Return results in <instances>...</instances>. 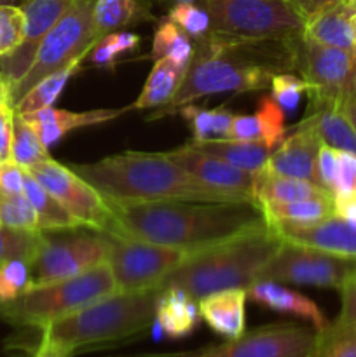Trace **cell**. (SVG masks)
<instances>
[{"label": "cell", "mask_w": 356, "mask_h": 357, "mask_svg": "<svg viewBox=\"0 0 356 357\" xmlns=\"http://www.w3.org/2000/svg\"><path fill=\"white\" fill-rule=\"evenodd\" d=\"M117 218L119 237L199 253L265 225L255 202L154 201L105 199Z\"/></svg>", "instance_id": "6da1fadb"}, {"label": "cell", "mask_w": 356, "mask_h": 357, "mask_svg": "<svg viewBox=\"0 0 356 357\" xmlns=\"http://www.w3.org/2000/svg\"><path fill=\"white\" fill-rule=\"evenodd\" d=\"M70 169L110 201H244L199 181L166 153L126 152L98 162L73 164Z\"/></svg>", "instance_id": "7a4b0ae2"}, {"label": "cell", "mask_w": 356, "mask_h": 357, "mask_svg": "<svg viewBox=\"0 0 356 357\" xmlns=\"http://www.w3.org/2000/svg\"><path fill=\"white\" fill-rule=\"evenodd\" d=\"M283 243L285 241L271 227L243 234L229 243L192 255L161 282L159 291L178 288L199 302L212 293L248 289L258 281L260 271Z\"/></svg>", "instance_id": "3957f363"}, {"label": "cell", "mask_w": 356, "mask_h": 357, "mask_svg": "<svg viewBox=\"0 0 356 357\" xmlns=\"http://www.w3.org/2000/svg\"><path fill=\"white\" fill-rule=\"evenodd\" d=\"M272 66L253 58H244L239 44L209 31L198 40L194 56L180 87L170 103L157 108L150 119H159L180 112L185 105L199 98L223 93H248L271 86Z\"/></svg>", "instance_id": "277c9868"}, {"label": "cell", "mask_w": 356, "mask_h": 357, "mask_svg": "<svg viewBox=\"0 0 356 357\" xmlns=\"http://www.w3.org/2000/svg\"><path fill=\"white\" fill-rule=\"evenodd\" d=\"M159 293H115L38 331L68 349L70 354L94 345L121 342L152 326Z\"/></svg>", "instance_id": "5b68a950"}, {"label": "cell", "mask_w": 356, "mask_h": 357, "mask_svg": "<svg viewBox=\"0 0 356 357\" xmlns=\"http://www.w3.org/2000/svg\"><path fill=\"white\" fill-rule=\"evenodd\" d=\"M115 293L119 291L112 268L103 261L75 278L31 288L13 302L0 303V317L13 326L42 330Z\"/></svg>", "instance_id": "8992f818"}, {"label": "cell", "mask_w": 356, "mask_h": 357, "mask_svg": "<svg viewBox=\"0 0 356 357\" xmlns=\"http://www.w3.org/2000/svg\"><path fill=\"white\" fill-rule=\"evenodd\" d=\"M213 33L236 42H288L300 37L306 17L290 0H199Z\"/></svg>", "instance_id": "52a82bcc"}, {"label": "cell", "mask_w": 356, "mask_h": 357, "mask_svg": "<svg viewBox=\"0 0 356 357\" xmlns=\"http://www.w3.org/2000/svg\"><path fill=\"white\" fill-rule=\"evenodd\" d=\"M96 0H73L68 9L42 38L30 70L10 89V103L16 105L35 84L51 73L59 72L82 59L93 51L94 24L93 10Z\"/></svg>", "instance_id": "ba28073f"}, {"label": "cell", "mask_w": 356, "mask_h": 357, "mask_svg": "<svg viewBox=\"0 0 356 357\" xmlns=\"http://www.w3.org/2000/svg\"><path fill=\"white\" fill-rule=\"evenodd\" d=\"M192 255L194 251L110 236L107 261L119 293L159 291L161 282Z\"/></svg>", "instance_id": "9c48e42d"}, {"label": "cell", "mask_w": 356, "mask_h": 357, "mask_svg": "<svg viewBox=\"0 0 356 357\" xmlns=\"http://www.w3.org/2000/svg\"><path fill=\"white\" fill-rule=\"evenodd\" d=\"M63 208L84 227L94 232L119 237L117 218L103 195L80 178L75 171L49 157L44 162L27 169Z\"/></svg>", "instance_id": "30bf717a"}, {"label": "cell", "mask_w": 356, "mask_h": 357, "mask_svg": "<svg viewBox=\"0 0 356 357\" xmlns=\"http://www.w3.org/2000/svg\"><path fill=\"white\" fill-rule=\"evenodd\" d=\"M356 272V258L327 253L316 248L283 243L258 274V281L292 282L341 289Z\"/></svg>", "instance_id": "8fae6325"}, {"label": "cell", "mask_w": 356, "mask_h": 357, "mask_svg": "<svg viewBox=\"0 0 356 357\" xmlns=\"http://www.w3.org/2000/svg\"><path fill=\"white\" fill-rule=\"evenodd\" d=\"M108 248L110 236L101 232L68 234L65 237H51L45 232L44 246L30 267L34 271L31 288L54 284L91 271L107 261Z\"/></svg>", "instance_id": "7c38bea8"}, {"label": "cell", "mask_w": 356, "mask_h": 357, "mask_svg": "<svg viewBox=\"0 0 356 357\" xmlns=\"http://www.w3.org/2000/svg\"><path fill=\"white\" fill-rule=\"evenodd\" d=\"M293 65L311 84L307 96L342 100L356 93V47H332L300 35L293 40Z\"/></svg>", "instance_id": "4fadbf2b"}, {"label": "cell", "mask_w": 356, "mask_h": 357, "mask_svg": "<svg viewBox=\"0 0 356 357\" xmlns=\"http://www.w3.org/2000/svg\"><path fill=\"white\" fill-rule=\"evenodd\" d=\"M318 331L299 324L278 323L244 331L243 337L194 354L150 357H313Z\"/></svg>", "instance_id": "5bb4252c"}, {"label": "cell", "mask_w": 356, "mask_h": 357, "mask_svg": "<svg viewBox=\"0 0 356 357\" xmlns=\"http://www.w3.org/2000/svg\"><path fill=\"white\" fill-rule=\"evenodd\" d=\"M73 0H21L20 7L24 14V38L20 47L0 58V80L13 89L24 77L34 63L42 38L54 26Z\"/></svg>", "instance_id": "9a60e30c"}, {"label": "cell", "mask_w": 356, "mask_h": 357, "mask_svg": "<svg viewBox=\"0 0 356 357\" xmlns=\"http://www.w3.org/2000/svg\"><path fill=\"white\" fill-rule=\"evenodd\" d=\"M173 162L184 167L187 173L198 178L202 183L222 190L225 194L236 195L244 201L255 202L253 199V180L255 174L251 171H244L241 167L232 166L225 160L215 155L201 152L192 145H184L177 150L166 152ZM257 204V202H255Z\"/></svg>", "instance_id": "2e32d148"}, {"label": "cell", "mask_w": 356, "mask_h": 357, "mask_svg": "<svg viewBox=\"0 0 356 357\" xmlns=\"http://www.w3.org/2000/svg\"><path fill=\"white\" fill-rule=\"evenodd\" d=\"M320 146L321 139L314 129L297 124L295 131L286 136L278 149L272 150L267 162L262 167L278 176L299 178L318 183L316 162Z\"/></svg>", "instance_id": "e0dca14e"}, {"label": "cell", "mask_w": 356, "mask_h": 357, "mask_svg": "<svg viewBox=\"0 0 356 357\" xmlns=\"http://www.w3.org/2000/svg\"><path fill=\"white\" fill-rule=\"evenodd\" d=\"M285 243L300 244V246L316 248L327 253L341 255V257L356 258V225L346 220L330 216L318 223L295 225V223H281L271 227Z\"/></svg>", "instance_id": "ac0fdd59"}, {"label": "cell", "mask_w": 356, "mask_h": 357, "mask_svg": "<svg viewBox=\"0 0 356 357\" xmlns=\"http://www.w3.org/2000/svg\"><path fill=\"white\" fill-rule=\"evenodd\" d=\"M356 2L337 0L320 13L307 17L302 37L318 44L341 49L356 47Z\"/></svg>", "instance_id": "d6986e66"}, {"label": "cell", "mask_w": 356, "mask_h": 357, "mask_svg": "<svg viewBox=\"0 0 356 357\" xmlns=\"http://www.w3.org/2000/svg\"><path fill=\"white\" fill-rule=\"evenodd\" d=\"M124 112L126 108H115V110L98 108V110L89 112H68L49 107L31 112V114H24L23 117L34 126L35 131L40 136L42 143L49 149V146L54 145L58 139H61L66 132L73 131V129L103 124V122L112 121V119H117Z\"/></svg>", "instance_id": "ffe728a7"}, {"label": "cell", "mask_w": 356, "mask_h": 357, "mask_svg": "<svg viewBox=\"0 0 356 357\" xmlns=\"http://www.w3.org/2000/svg\"><path fill=\"white\" fill-rule=\"evenodd\" d=\"M246 289L212 293L198 302L201 319L225 340H236L246 331Z\"/></svg>", "instance_id": "44dd1931"}, {"label": "cell", "mask_w": 356, "mask_h": 357, "mask_svg": "<svg viewBox=\"0 0 356 357\" xmlns=\"http://www.w3.org/2000/svg\"><path fill=\"white\" fill-rule=\"evenodd\" d=\"M248 298L257 305L267 307L283 314H293V316L313 323L316 331H321L328 326V321L320 307L307 298L306 295L293 289L285 288L274 281H257L246 289Z\"/></svg>", "instance_id": "7402d4cb"}, {"label": "cell", "mask_w": 356, "mask_h": 357, "mask_svg": "<svg viewBox=\"0 0 356 357\" xmlns=\"http://www.w3.org/2000/svg\"><path fill=\"white\" fill-rule=\"evenodd\" d=\"M253 199L258 208L271 204H286V202L302 201V199L332 195L327 188L299 178H286L271 174L260 167L255 171Z\"/></svg>", "instance_id": "603a6c76"}, {"label": "cell", "mask_w": 356, "mask_h": 357, "mask_svg": "<svg viewBox=\"0 0 356 357\" xmlns=\"http://www.w3.org/2000/svg\"><path fill=\"white\" fill-rule=\"evenodd\" d=\"M201 317L195 300L178 288H168L159 293L156 305V323L170 338L188 337Z\"/></svg>", "instance_id": "cb8c5ba5"}, {"label": "cell", "mask_w": 356, "mask_h": 357, "mask_svg": "<svg viewBox=\"0 0 356 357\" xmlns=\"http://www.w3.org/2000/svg\"><path fill=\"white\" fill-rule=\"evenodd\" d=\"M187 68H181L170 58L156 59L152 70H150L147 82L143 86L142 94L138 100L128 108H136V110H145V108H161L170 103L171 98L180 87Z\"/></svg>", "instance_id": "d4e9b609"}, {"label": "cell", "mask_w": 356, "mask_h": 357, "mask_svg": "<svg viewBox=\"0 0 356 357\" xmlns=\"http://www.w3.org/2000/svg\"><path fill=\"white\" fill-rule=\"evenodd\" d=\"M260 211L267 227L281 225V223H295V225L318 223L334 216V195L302 199V201L286 202V204L264 206Z\"/></svg>", "instance_id": "484cf974"}, {"label": "cell", "mask_w": 356, "mask_h": 357, "mask_svg": "<svg viewBox=\"0 0 356 357\" xmlns=\"http://www.w3.org/2000/svg\"><path fill=\"white\" fill-rule=\"evenodd\" d=\"M23 192L30 199L35 213L38 216V225L44 232H61V230H77L80 223L63 208L58 199L52 197L27 169L23 178Z\"/></svg>", "instance_id": "4316f807"}, {"label": "cell", "mask_w": 356, "mask_h": 357, "mask_svg": "<svg viewBox=\"0 0 356 357\" xmlns=\"http://www.w3.org/2000/svg\"><path fill=\"white\" fill-rule=\"evenodd\" d=\"M188 145L251 173L260 169L271 155V150L262 143L239 142V139H208V142H191Z\"/></svg>", "instance_id": "83f0119b"}, {"label": "cell", "mask_w": 356, "mask_h": 357, "mask_svg": "<svg viewBox=\"0 0 356 357\" xmlns=\"http://www.w3.org/2000/svg\"><path fill=\"white\" fill-rule=\"evenodd\" d=\"M185 121L191 122L192 142H208V139H230L234 114L223 108H208L185 105L180 110Z\"/></svg>", "instance_id": "f1b7e54d"}, {"label": "cell", "mask_w": 356, "mask_h": 357, "mask_svg": "<svg viewBox=\"0 0 356 357\" xmlns=\"http://www.w3.org/2000/svg\"><path fill=\"white\" fill-rule=\"evenodd\" d=\"M192 56H194V44L191 42V37L173 21H163L154 33L152 58H170L181 68H188Z\"/></svg>", "instance_id": "f546056e"}, {"label": "cell", "mask_w": 356, "mask_h": 357, "mask_svg": "<svg viewBox=\"0 0 356 357\" xmlns=\"http://www.w3.org/2000/svg\"><path fill=\"white\" fill-rule=\"evenodd\" d=\"M80 63H73V65L66 66V68L59 70V72L51 73L45 79H42L40 82L35 84L16 105H14V110L16 114H31V112L42 110V108H49L54 105V101L58 100L61 91L65 89L66 82H68L70 77L79 70Z\"/></svg>", "instance_id": "4dcf8cb0"}, {"label": "cell", "mask_w": 356, "mask_h": 357, "mask_svg": "<svg viewBox=\"0 0 356 357\" xmlns=\"http://www.w3.org/2000/svg\"><path fill=\"white\" fill-rule=\"evenodd\" d=\"M138 0H96L93 10L94 40L114 33L138 20Z\"/></svg>", "instance_id": "1f68e13d"}, {"label": "cell", "mask_w": 356, "mask_h": 357, "mask_svg": "<svg viewBox=\"0 0 356 357\" xmlns=\"http://www.w3.org/2000/svg\"><path fill=\"white\" fill-rule=\"evenodd\" d=\"M47 146L42 143L40 136L35 131L34 126L23 117L16 114L14 119V136H13V155L10 159L21 166L23 169L37 166L49 159Z\"/></svg>", "instance_id": "d6a6232c"}, {"label": "cell", "mask_w": 356, "mask_h": 357, "mask_svg": "<svg viewBox=\"0 0 356 357\" xmlns=\"http://www.w3.org/2000/svg\"><path fill=\"white\" fill-rule=\"evenodd\" d=\"M45 243V232H27L0 225V265L23 260L31 267Z\"/></svg>", "instance_id": "836d02e7"}, {"label": "cell", "mask_w": 356, "mask_h": 357, "mask_svg": "<svg viewBox=\"0 0 356 357\" xmlns=\"http://www.w3.org/2000/svg\"><path fill=\"white\" fill-rule=\"evenodd\" d=\"M0 225L27 230V232H42L37 213L24 192L21 194L0 192Z\"/></svg>", "instance_id": "e575fe53"}, {"label": "cell", "mask_w": 356, "mask_h": 357, "mask_svg": "<svg viewBox=\"0 0 356 357\" xmlns=\"http://www.w3.org/2000/svg\"><path fill=\"white\" fill-rule=\"evenodd\" d=\"M313 357H356V330L339 323H328L318 331Z\"/></svg>", "instance_id": "d590c367"}, {"label": "cell", "mask_w": 356, "mask_h": 357, "mask_svg": "<svg viewBox=\"0 0 356 357\" xmlns=\"http://www.w3.org/2000/svg\"><path fill=\"white\" fill-rule=\"evenodd\" d=\"M255 117H257L258 128H260V143L272 152L286 138L285 112L278 107V103L271 96H264L258 101Z\"/></svg>", "instance_id": "8d00e7d4"}, {"label": "cell", "mask_w": 356, "mask_h": 357, "mask_svg": "<svg viewBox=\"0 0 356 357\" xmlns=\"http://www.w3.org/2000/svg\"><path fill=\"white\" fill-rule=\"evenodd\" d=\"M168 20L181 28L188 37L201 40L212 30V21H209L208 10L202 6H195L194 2H178L171 7Z\"/></svg>", "instance_id": "74e56055"}, {"label": "cell", "mask_w": 356, "mask_h": 357, "mask_svg": "<svg viewBox=\"0 0 356 357\" xmlns=\"http://www.w3.org/2000/svg\"><path fill=\"white\" fill-rule=\"evenodd\" d=\"M309 89L311 84L307 80L292 73H278L271 79V98L285 112V115L293 114L299 108L300 98Z\"/></svg>", "instance_id": "f35d334b"}, {"label": "cell", "mask_w": 356, "mask_h": 357, "mask_svg": "<svg viewBox=\"0 0 356 357\" xmlns=\"http://www.w3.org/2000/svg\"><path fill=\"white\" fill-rule=\"evenodd\" d=\"M24 14L20 6L0 3V58L10 54L24 38Z\"/></svg>", "instance_id": "ab89813d"}, {"label": "cell", "mask_w": 356, "mask_h": 357, "mask_svg": "<svg viewBox=\"0 0 356 357\" xmlns=\"http://www.w3.org/2000/svg\"><path fill=\"white\" fill-rule=\"evenodd\" d=\"M30 265L23 260H10L0 265V303L13 302L31 288Z\"/></svg>", "instance_id": "60d3db41"}, {"label": "cell", "mask_w": 356, "mask_h": 357, "mask_svg": "<svg viewBox=\"0 0 356 357\" xmlns=\"http://www.w3.org/2000/svg\"><path fill=\"white\" fill-rule=\"evenodd\" d=\"M138 44V35L129 33V31H114V33L105 35L94 44L91 51V61L96 66H112L117 56L133 51Z\"/></svg>", "instance_id": "b9f144b4"}, {"label": "cell", "mask_w": 356, "mask_h": 357, "mask_svg": "<svg viewBox=\"0 0 356 357\" xmlns=\"http://www.w3.org/2000/svg\"><path fill=\"white\" fill-rule=\"evenodd\" d=\"M337 166H339V150L321 142L320 153H318V162H316L318 183H320L323 188H327L332 195H334L335 178H337Z\"/></svg>", "instance_id": "7bdbcfd3"}, {"label": "cell", "mask_w": 356, "mask_h": 357, "mask_svg": "<svg viewBox=\"0 0 356 357\" xmlns=\"http://www.w3.org/2000/svg\"><path fill=\"white\" fill-rule=\"evenodd\" d=\"M334 195H356V155L339 150L337 178Z\"/></svg>", "instance_id": "ee69618b"}, {"label": "cell", "mask_w": 356, "mask_h": 357, "mask_svg": "<svg viewBox=\"0 0 356 357\" xmlns=\"http://www.w3.org/2000/svg\"><path fill=\"white\" fill-rule=\"evenodd\" d=\"M16 110L9 100H0V162L10 160Z\"/></svg>", "instance_id": "f6af8a7d"}, {"label": "cell", "mask_w": 356, "mask_h": 357, "mask_svg": "<svg viewBox=\"0 0 356 357\" xmlns=\"http://www.w3.org/2000/svg\"><path fill=\"white\" fill-rule=\"evenodd\" d=\"M339 291H341L342 307H341V314H339L335 323L344 324V326L355 328L356 330V281L355 279L353 278L348 279Z\"/></svg>", "instance_id": "bcb514c9"}, {"label": "cell", "mask_w": 356, "mask_h": 357, "mask_svg": "<svg viewBox=\"0 0 356 357\" xmlns=\"http://www.w3.org/2000/svg\"><path fill=\"white\" fill-rule=\"evenodd\" d=\"M24 169L17 166L13 159L0 162V192L21 194L23 192Z\"/></svg>", "instance_id": "7dc6e473"}, {"label": "cell", "mask_w": 356, "mask_h": 357, "mask_svg": "<svg viewBox=\"0 0 356 357\" xmlns=\"http://www.w3.org/2000/svg\"><path fill=\"white\" fill-rule=\"evenodd\" d=\"M230 139L239 142L260 143V128L257 117L253 115H234L232 128H230Z\"/></svg>", "instance_id": "c3c4849f"}, {"label": "cell", "mask_w": 356, "mask_h": 357, "mask_svg": "<svg viewBox=\"0 0 356 357\" xmlns=\"http://www.w3.org/2000/svg\"><path fill=\"white\" fill-rule=\"evenodd\" d=\"M31 357H70V351L66 347H63L58 342L51 340L47 335H44L40 331V337H38L37 344L30 349Z\"/></svg>", "instance_id": "681fc988"}, {"label": "cell", "mask_w": 356, "mask_h": 357, "mask_svg": "<svg viewBox=\"0 0 356 357\" xmlns=\"http://www.w3.org/2000/svg\"><path fill=\"white\" fill-rule=\"evenodd\" d=\"M334 216L356 225V195H334Z\"/></svg>", "instance_id": "f907efd6"}, {"label": "cell", "mask_w": 356, "mask_h": 357, "mask_svg": "<svg viewBox=\"0 0 356 357\" xmlns=\"http://www.w3.org/2000/svg\"><path fill=\"white\" fill-rule=\"evenodd\" d=\"M290 2H292L293 6L300 10V14H302V16L307 20V17H311L313 14H316V13H320L321 9L332 6V3L337 2V0H290Z\"/></svg>", "instance_id": "816d5d0a"}, {"label": "cell", "mask_w": 356, "mask_h": 357, "mask_svg": "<svg viewBox=\"0 0 356 357\" xmlns=\"http://www.w3.org/2000/svg\"><path fill=\"white\" fill-rule=\"evenodd\" d=\"M0 100H9L10 101L9 89H7V86L2 82V80H0Z\"/></svg>", "instance_id": "f5cc1de1"}, {"label": "cell", "mask_w": 356, "mask_h": 357, "mask_svg": "<svg viewBox=\"0 0 356 357\" xmlns=\"http://www.w3.org/2000/svg\"><path fill=\"white\" fill-rule=\"evenodd\" d=\"M16 2V0H0V3H13Z\"/></svg>", "instance_id": "db71d44e"}, {"label": "cell", "mask_w": 356, "mask_h": 357, "mask_svg": "<svg viewBox=\"0 0 356 357\" xmlns=\"http://www.w3.org/2000/svg\"><path fill=\"white\" fill-rule=\"evenodd\" d=\"M173 2H195V0H173Z\"/></svg>", "instance_id": "11a10c76"}, {"label": "cell", "mask_w": 356, "mask_h": 357, "mask_svg": "<svg viewBox=\"0 0 356 357\" xmlns=\"http://www.w3.org/2000/svg\"><path fill=\"white\" fill-rule=\"evenodd\" d=\"M353 279H355V281H356V272H355V274H353Z\"/></svg>", "instance_id": "9f6ffc18"}, {"label": "cell", "mask_w": 356, "mask_h": 357, "mask_svg": "<svg viewBox=\"0 0 356 357\" xmlns=\"http://www.w3.org/2000/svg\"><path fill=\"white\" fill-rule=\"evenodd\" d=\"M355 33H356V28H355Z\"/></svg>", "instance_id": "6f0895ef"}, {"label": "cell", "mask_w": 356, "mask_h": 357, "mask_svg": "<svg viewBox=\"0 0 356 357\" xmlns=\"http://www.w3.org/2000/svg\"><path fill=\"white\" fill-rule=\"evenodd\" d=\"M355 2H356V0H355Z\"/></svg>", "instance_id": "680465c9"}]
</instances>
